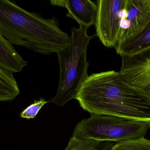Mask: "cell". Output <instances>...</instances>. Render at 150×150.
I'll use <instances>...</instances> for the list:
<instances>
[{"mask_svg": "<svg viewBox=\"0 0 150 150\" xmlns=\"http://www.w3.org/2000/svg\"><path fill=\"white\" fill-rule=\"evenodd\" d=\"M121 57L119 72L123 79L150 94V47L135 54Z\"/></svg>", "mask_w": 150, "mask_h": 150, "instance_id": "6", "label": "cell"}, {"mask_svg": "<svg viewBox=\"0 0 150 150\" xmlns=\"http://www.w3.org/2000/svg\"><path fill=\"white\" fill-rule=\"evenodd\" d=\"M113 143L109 141H99L92 139H81L72 136L64 150H110Z\"/></svg>", "mask_w": 150, "mask_h": 150, "instance_id": "12", "label": "cell"}, {"mask_svg": "<svg viewBox=\"0 0 150 150\" xmlns=\"http://www.w3.org/2000/svg\"><path fill=\"white\" fill-rule=\"evenodd\" d=\"M110 150H150V140L144 137L124 140L117 142Z\"/></svg>", "mask_w": 150, "mask_h": 150, "instance_id": "13", "label": "cell"}, {"mask_svg": "<svg viewBox=\"0 0 150 150\" xmlns=\"http://www.w3.org/2000/svg\"><path fill=\"white\" fill-rule=\"evenodd\" d=\"M52 6L65 8L66 16L75 20L79 25L89 28L95 25L97 4L90 0H51Z\"/></svg>", "mask_w": 150, "mask_h": 150, "instance_id": "8", "label": "cell"}, {"mask_svg": "<svg viewBox=\"0 0 150 150\" xmlns=\"http://www.w3.org/2000/svg\"><path fill=\"white\" fill-rule=\"evenodd\" d=\"M20 93L18 84L13 73L0 67V100H13Z\"/></svg>", "mask_w": 150, "mask_h": 150, "instance_id": "11", "label": "cell"}, {"mask_svg": "<svg viewBox=\"0 0 150 150\" xmlns=\"http://www.w3.org/2000/svg\"><path fill=\"white\" fill-rule=\"evenodd\" d=\"M150 123L122 117L91 115L78 123L72 136L81 139L120 142L144 137Z\"/></svg>", "mask_w": 150, "mask_h": 150, "instance_id": "4", "label": "cell"}, {"mask_svg": "<svg viewBox=\"0 0 150 150\" xmlns=\"http://www.w3.org/2000/svg\"><path fill=\"white\" fill-rule=\"evenodd\" d=\"M93 150H99V149H93Z\"/></svg>", "mask_w": 150, "mask_h": 150, "instance_id": "15", "label": "cell"}, {"mask_svg": "<svg viewBox=\"0 0 150 150\" xmlns=\"http://www.w3.org/2000/svg\"><path fill=\"white\" fill-rule=\"evenodd\" d=\"M87 29L81 25L78 29L73 27L70 45L57 53L59 67V84L57 94L50 101L57 106L64 107L71 100H76L88 76L87 49L90 40L96 35H88Z\"/></svg>", "mask_w": 150, "mask_h": 150, "instance_id": "3", "label": "cell"}, {"mask_svg": "<svg viewBox=\"0 0 150 150\" xmlns=\"http://www.w3.org/2000/svg\"><path fill=\"white\" fill-rule=\"evenodd\" d=\"M28 64L12 44L0 34V67L13 73L21 71Z\"/></svg>", "mask_w": 150, "mask_h": 150, "instance_id": "9", "label": "cell"}, {"mask_svg": "<svg viewBox=\"0 0 150 150\" xmlns=\"http://www.w3.org/2000/svg\"><path fill=\"white\" fill-rule=\"evenodd\" d=\"M150 47V24L137 35L119 43L115 48L120 56L130 55Z\"/></svg>", "mask_w": 150, "mask_h": 150, "instance_id": "10", "label": "cell"}, {"mask_svg": "<svg viewBox=\"0 0 150 150\" xmlns=\"http://www.w3.org/2000/svg\"><path fill=\"white\" fill-rule=\"evenodd\" d=\"M49 102L50 101H46L43 98H40L38 100H35L34 103L27 107L21 113V117L28 120L35 118L43 106Z\"/></svg>", "mask_w": 150, "mask_h": 150, "instance_id": "14", "label": "cell"}, {"mask_svg": "<svg viewBox=\"0 0 150 150\" xmlns=\"http://www.w3.org/2000/svg\"><path fill=\"white\" fill-rule=\"evenodd\" d=\"M96 2V36L105 47L115 48L127 0H98Z\"/></svg>", "mask_w": 150, "mask_h": 150, "instance_id": "5", "label": "cell"}, {"mask_svg": "<svg viewBox=\"0 0 150 150\" xmlns=\"http://www.w3.org/2000/svg\"><path fill=\"white\" fill-rule=\"evenodd\" d=\"M76 100L91 115L150 123V94L127 83L119 72L107 71L89 75Z\"/></svg>", "mask_w": 150, "mask_h": 150, "instance_id": "1", "label": "cell"}, {"mask_svg": "<svg viewBox=\"0 0 150 150\" xmlns=\"http://www.w3.org/2000/svg\"><path fill=\"white\" fill-rule=\"evenodd\" d=\"M125 8L126 16L120 22L118 44L137 35L150 24V0H127Z\"/></svg>", "mask_w": 150, "mask_h": 150, "instance_id": "7", "label": "cell"}, {"mask_svg": "<svg viewBox=\"0 0 150 150\" xmlns=\"http://www.w3.org/2000/svg\"><path fill=\"white\" fill-rule=\"evenodd\" d=\"M0 34L12 44L44 55L58 53L71 44L56 18L45 19L9 0H0Z\"/></svg>", "mask_w": 150, "mask_h": 150, "instance_id": "2", "label": "cell"}]
</instances>
